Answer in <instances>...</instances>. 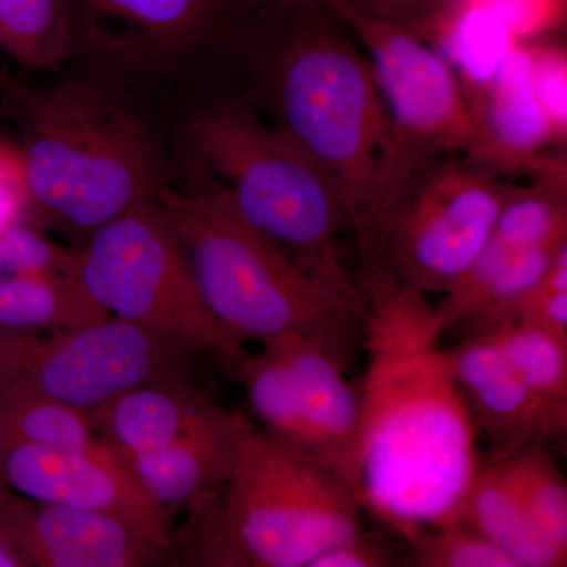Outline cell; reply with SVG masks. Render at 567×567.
<instances>
[{"label":"cell","mask_w":567,"mask_h":567,"mask_svg":"<svg viewBox=\"0 0 567 567\" xmlns=\"http://www.w3.org/2000/svg\"><path fill=\"white\" fill-rule=\"evenodd\" d=\"M368 368L357 464L361 509L412 546L461 518L483 457L435 308L391 278L364 290Z\"/></svg>","instance_id":"obj_1"},{"label":"cell","mask_w":567,"mask_h":567,"mask_svg":"<svg viewBox=\"0 0 567 567\" xmlns=\"http://www.w3.org/2000/svg\"><path fill=\"white\" fill-rule=\"evenodd\" d=\"M274 32L265 91L276 128L333 183L349 215L360 275L380 267L394 140L368 55L323 0L262 21Z\"/></svg>","instance_id":"obj_2"},{"label":"cell","mask_w":567,"mask_h":567,"mask_svg":"<svg viewBox=\"0 0 567 567\" xmlns=\"http://www.w3.org/2000/svg\"><path fill=\"white\" fill-rule=\"evenodd\" d=\"M0 110L20 130L35 227L54 221L85 240L123 213L156 203L169 185L151 125L102 81L29 87L10 78Z\"/></svg>","instance_id":"obj_3"},{"label":"cell","mask_w":567,"mask_h":567,"mask_svg":"<svg viewBox=\"0 0 567 567\" xmlns=\"http://www.w3.org/2000/svg\"><path fill=\"white\" fill-rule=\"evenodd\" d=\"M185 249L205 303L224 331L246 342L300 338L347 372L365 353L369 312L358 286H341L254 230L218 194L167 185L158 197Z\"/></svg>","instance_id":"obj_4"},{"label":"cell","mask_w":567,"mask_h":567,"mask_svg":"<svg viewBox=\"0 0 567 567\" xmlns=\"http://www.w3.org/2000/svg\"><path fill=\"white\" fill-rule=\"evenodd\" d=\"M196 186L221 196L254 230L316 275L358 286L339 241L352 233L341 196L286 134L238 102L204 107L186 128Z\"/></svg>","instance_id":"obj_5"},{"label":"cell","mask_w":567,"mask_h":567,"mask_svg":"<svg viewBox=\"0 0 567 567\" xmlns=\"http://www.w3.org/2000/svg\"><path fill=\"white\" fill-rule=\"evenodd\" d=\"M361 513L341 477L251 425L185 565L309 567L328 548L363 532Z\"/></svg>","instance_id":"obj_6"},{"label":"cell","mask_w":567,"mask_h":567,"mask_svg":"<svg viewBox=\"0 0 567 567\" xmlns=\"http://www.w3.org/2000/svg\"><path fill=\"white\" fill-rule=\"evenodd\" d=\"M78 251L82 282L107 315L210 354L235 375L244 346L213 317L158 200L93 230Z\"/></svg>","instance_id":"obj_7"},{"label":"cell","mask_w":567,"mask_h":567,"mask_svg":"<svg viewBox=\"0 0 567 567\" xmlns=\"http://www.w3.org/2000/svg\"><path fill=\"white\" fill-rule=\"evenodd\" d=\"M323 2L363 44L390 115L394 163L388 218L429 166L446 156L472 158L480 142L475 112L456 71L427 41L347 0Z\"/></svg>","instance_id":"obj_8"},{"label":"cell","mask_w":567,"mask_h":567,"mask_svg":"<svg viewBox=\"0 0 567 567\" xmlns=\"http://www.w3.org/2000/svg\"><path fill=\"white\" fill-rule=\"evenodd\" d=\"M197 354L118 317L74 330L0 327V383L21 382L91 413L134 388L193 380Z\"/></svg>","instance_id":"obj_9"},{"label":"cell","mask_w":567,"mask_h":567,"mask_svg":"<svg viewBox=\"0 0 567 567\" xmlns=\"http://www.w3.org/2000/svg\"><path fill=\"white\" fill-rule=\"evenodd\" d=\"M513 189L466 156L439 159L388 215L380 233V270L424 297L446 295L486 248Z\"/></svg>","instance_id":"obj_10"},{"label":"cell","mask_w":567,"mask_h":567,"mask_svg":"<svg viewBox=\"0 0 567 567\" xmlns=\"http://www.w3.org/2000/svg\"><path fill=\"white\" fill-rule=\"evenodd\" d=\"M0 483L37 502L115 518L163 550H175L173 513L145 494L102 439L81 451L0 442Z\"/></svg>","instance_id":"obj_11"},{"label":"cell","mask_w":567,"mask_h":567,"mask_svg":"<svg viewBox=\"0 0 567 567\" xmlns=\"http://www.w3.org/2000/svg\"><path fill=\"white\" fill-rule=\"evenodd\" d=\"M74 51L123 66L182 61L249 14L240 0H65ZM251 17V14H249Z\"/></svg>","instance_id":"obj_12"},{"label":"cell","mask_w":567,"mask_h":567,"mask_svg":"<svg viewBox=\"0 0 567 567\" xmlns=\"http://www.w3.org/2000/svg\"><path fill=\"white\" fill-rule=\"evenodd\" d=\"M268 347L289 372L279 440L354 492L364 412L360 385L350 383L346 369L315 342L289 338Z\"/></svg>","instance_id":"obj_13"},{"label":"cell","mask_w":567,"mask_h":567,"mask_svg":"<svg viewBox=\"0 0 567 567\" xmlns=\"http://www.w3.org/2000/svg\"><path fill=\"white\" fill-rule=\"evenodd\" d=\"M0 536L24 566L147 567L171 555L121 520L37 502L2 483Z\"/></svg>","instance_id":"obj_14"},{"label":"cell","mask_w":567,"mask_h":567,"mask_svg":"<svg viewBox=\"0 0 567 567\" xmlns=\"http://www.w3.org/2000/svg\"><path fill=\"white\" fill-rule=\"evenodd\" d=\"M107 317L82 282L78 248L55 244L32 224L0 234V327L74 330Z\"/></svg>","instance_id":"obj_15"},{"label":"cell","mask_w":567,"mask_h":567,"mask_svg":"<svg viewBox=\"0 0 567 567\" xmlns=\"http://www.w3.org/2000/svg\"><path fill=\"white\" fill-rule=\"evenodd\" d=\"M445 354L477 436L487 442L483 462L566 435L567 405L547 401L525 385L487 338L468 333Z\"/></svg>","instance_id":"obj_16"},{"label":"cell","mask_w":567,"mask_h":567,"mask_svg":"<svg viewBox=\"0 0 567 567\" xmlns=\"http://www.w3.org/2000/svg\"><path fill=\"white\" fill-rule=\"evenodd\" d=\"M480 128L472 162L499 171H533L536 175L566 171L565 159L547 155L561 147L533 87L528 41H518L484 84L466 91Z\"/></svg>","instance_id":"obj_17"},{"label":"cell","mask_w":567,"mask_h":567,"mask_svg":"<svg viewBox=\"0 0 567 567\" xmlns=\"http://www.w3.org/2000/svg\"><path fill=\"white\" fill-rule=\"evenodd\" d=\"M249 427L240 413L219 406L169 445L136 456L115 453L145 494L173 513L174 507L223 488L233 475L241 436Z\"/></svg>","instance_id":"obj_18"},{"label":"cell","mask_w":567,"mask_h":567,"mask_svg":"<svg viewBox=\"0 0 567 567\" xmlns=\"http://www.w3.org/2000/svg\"><path fill=\"white\" fill-rule=\"evenodd\" d=\"M218 409L193 380H171L126 391L89 416L99 439L122 456H136L169 445Z\"/></svg>","instance_id":"obj_19"},{"label":"cell","mask_w":567,"mask_h":567,"mask_svg":"<svg viewBox=\"0 0 567 567\" xmlns=\"http://www.w3.org/2000/svg\"><path fill=\"white\" fill-rule=\"evenodd\" d=\"M524 246L492 235L486 248L461 281L435 308L436 323L445 333L458 323L472 324L505 309L536 286L563 246Z\"/></svg>","instance_id":"obj_20"},{"label":"cell","mask_w":567,"mask_h":567,"mask_svg":"<svg viewBox=\"0 0 567 567\" xmlns=\"http://www.w3.org/2000/svg\"><path fill=\"white\" fill-rule=\"evenodd\" d=\"M461 520L491 540L514 567L567 566V547L540 527L495 462H483L477 470Z\"/></svg>","instance_id":"obj_21"},{"label":"cell","mask_w":567,"mask_h":567,"mask_svg":"<svg viewBox=\"0 0 567 567\" xmlns=\"http://www.w3.org/2000/svg\"><path fill=\"white\" fill-rule=\"evenodd\" d=\"M96 439L89 413L24 383H0V442L50 451H81Z\"/></svg>","instance_id":"obj_22"},{"label":"cell","mask_w":567,"mask_h":567,"mask_svg":"<svg viewBox=\"0 0 567 567\" xmlns=\"http://www.w3.org/2000/svg\"><path fill=\"white\" fill-rule=\"evenodd\" d=\"M0 50L25 70L61 69L74 51L65 0H0Z\"/></svg>","instance_id":"obj_23"},{"label":"cell","mask_w":567,"mask_h":567,"mask_svg":"<svg viewBox=\"0 0 567 567\" xmlns=\"http://www.w3.org/2000/svg\"><path fill=\"white\" fill-rule=\"evenodd\" d=\"M468 333L487 338L536 394L567 405V338L509 319L468 327Z\"/></svg>","instance_id":"obj_24"},{"label":"cell","mask_w":567,"mask_h":567,"mask_svg":"<svg viewBox=\"0 0 567 567\" xmlns=\"http://www.w3.org/2000/svg\"><path fill=\"white\" fill-rule=\"evenodd\" d=\"M495 464L540 527L567 547V484L548 445L525 447Z\"/></svg>","instance_id":"obj_25"},{"label":"cell","mask_w":567,"mask_h":567,"mask_svg":"<svg viewBox=\"0 0 567 567\" xmlns=\"http://www.w3.org/2000/svg\"><path fill=\"white\" fill-rule=\"evenodd\" d=\"M410 547L412 565L417 567H514L499 548L461 518L431 529Z\"/></svg>","instance_id":"obj_26"},{"label":"cell","mask_w":567,"mask_h":567,"mask_svg":"<svg viewBox=\"0 0 567 567\" xmlns=\"http://www.w3.org/2000/svg\"><path fill=\"white\" fill-rule=\"evenodd\" d=\"M532 54L533 87L563 147L567 140L566 48L547 41L527 40Z\"/></svg>","instance_id":"obj_27"},{"label":"cell","mask_w":567,"mask_h":567,"mask_svg":"<svg viewBox=\"0 0 567 567\" xmlns=\"http://www.w3.org/2000/svg\"><path fill=\"white\" fill-rule=\"evenodd\" d=\"M18 224L33 226L31 197L20 147L0 137V234Z\"/></svg>","instance_id":"obj_28"},{"label":"cell","mask_w":567,"mask_h":567,"mask_svg":"<svg viewBox=\"0 0 567 567\" xmlns=\"http://www.w3.org/2000/svg\"><path fill=\"white\" fill-rule=\"evenodd\" d=\"M354 9L409 29L417 37L461 0H347Z\"/></svg>","instance_id":"obj_29"},{"label":"cell","mask_w":567,"mask_h":567,"mask_svg":"<svg viewBox=\"0 0 567 567\" xmlns=\"http://www.w3.org/2000/svg\"><path fill=\"white\" fill-rule=\"evenodd\" d=\"M399 565L394 548L375 537L360 535L328 548L309 567H391Z\"/></svg>","instance_id":"obj_30"},{"label":"cell","mask_w":567,"mask_h":567,"mask_svg":"<svg viewBox=\"0 0 567 567\" xmlns=\"http://www.w3.org/2000/svg\"><path fill=\"white\" fill-rule=\"evenodd\" d=\"M306 2H311V0H240L241 6L254 20L278 17V14L287 13Z\"/></svg>","instance_id":"obj_31"},{"label":"cell","mask_w":567,"mask_h":567,"mask_svg":"<svg viewBox=\"0 0 567 567\" xmlns=\"http://www.w3.org/2000/svg\"><path fill=\"white\" fill-rule=\"evenodd\" d=\"M22 561L18 555L11 550L9 544L0 536V567H22Z\"/></svg>","instance_id":"obj_32"},{"label":"cell","mask_w":567,"mask_h":567,"mask_svg":"<svg viewBox=\"0 0 567 567\" xmlns=\"http://www.w3.org/2000/svg\"><path fill=\"white\" fill-rule=\"evenodd\" d=\"M10 80V74L7 71L0 70V87Z\"/></svg>","instance_id":"obj_33"}]
</instances>
